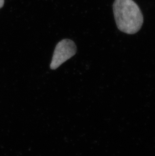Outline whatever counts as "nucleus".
Masks as SVG:
<instances>
[{
  "label": "nucleus",
  "instance_id": "obj_2",
  "mask_svg": "<svg viewBox=\"0 0 155 156\" xmlns=\"http://www.w3.org/2000/svg\"><path fill=\"white\" fill-rule=\"evenodd\" d=\"M77 53L75 43L69 39H64L57 43L54 49L50 68L55 70Z\"/></svg>",
  "mask_w": 155,
  "mask_h": 156
},
{
  "label": "nucleus",
  "instance_id": "obj_1",
  "mask_svg": "<svg viewBox=\"0 0 155 156\" xmlns=\"http://www.w3.org/2000/svg\"><path fill=\"white\" fill-rule=\"evenodd\" d=\"M117 28L126 34L138 33L143 23L140 8L133 0H115L113 4Z\"/></svg>",
  "mask_w": 155,
  "mask_h": 156
},
{
  "label": "nucleus",
  "instance_id": "obj_3",
  "mask_svg": "<svg viewBox=\"0 0 155 156\" xmlns=\"http://www.w3.org/2000/svg\"><path fill=\"white\" fill-rule=\"evenodd\" d=\"M4 4V0H0V9L3 7Z\"/></svg>",
  "mask_w": 155,
  "mask_h": 156
}]
</instances>
